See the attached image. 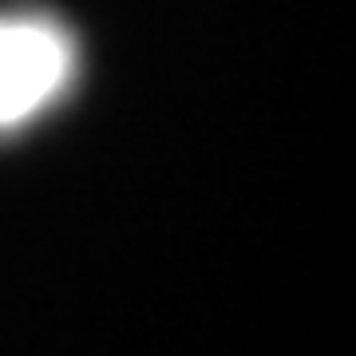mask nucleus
I'll return each mask as SVG.
<instances>
[{
    "label": "nucleus",
    "instance_id": "f257e3e1",
    "mask_svg": "<svg viewBox=\"0 0 356 356\" xmlns=\"http://www.w3.org/2000/svg\"><path fill=\"white\" fill-rule=\"evenodd\" d=\"M64 76V44L48 28L0 24V123L28 115Z\"/></svg>",
    "mask_w": 356,
    "mask_h": 356
}]
</instances>
